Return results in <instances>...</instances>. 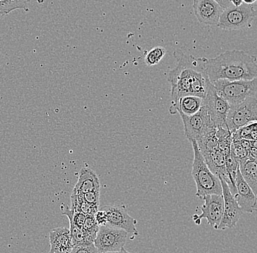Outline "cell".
Listing matches in <instances>:
<instances>
[{
    "mask_svg": "<svg viewBox=\"0 0 257 253\" xmlns=\"http://www.w3.org/2000/svg\"><path fill=\"white\" fill-rule=\"evenodd\" d=\"M221 187H222L223 198H224V215L218 227V230H226L235 226L240 217L243 214V211L240 207L234 196L229 190L227 184L221 177Z\"/></svg>",
    "mask_w": 257,
    "mask_h": 253,
    "instance_id": "11",
    "label": "cell"
},
{
    "mask_svg": "<svg viewBox=\"0 0 257 253\" xmlns=\"http://www.w3.org/2000/svg\"><path fill=\"white\" fill-rule=\"evenodd\" d=\"M69 230H70V237H71L72 243L73 246L82 244V243L90 242V241H86L83 228H78L73 222H70V229H69Z\"/></svg>",
    "mask_w": 257,
    "mask_h": 253,
    "instance_id": "25",
    "label": "cell"
},
{
    "mask_svg": "<svg viewBox=\"0 0 257 253\" xmlns=\"http://www.w3.org/2000/svg\"><path fill=\"white\" fill-rule=\"evenodd\" d=\"M231 3L233 6L237 7V6H241L243 3V1L242 0H231Z\"/></svg>",
    "mask_w": 257,
    "mask_h": 253,
    "instance_id": "32",
    "label": "cell"
},
{
    "mask_svg": "<svg viewBox=\"0 0 257 253\" xmlns=\"http://www.w3.org/2000/svg\"><path fill=\"white\" fill-rule=\"evenodd\" d=\"M204 204L200 206L202 214L197 215L196 223L200 225L203 218L208 220V223L213 228L218 230V225L224 215V198L223 195H207L202 198Z\"/></svg>",
    "mask_w": 257,
    "mask_h": 253,
    "instance_id": "10",
    "label": "cell"
},
{
    "mask_svg": "<svg viewBox=\"0 0 257 253\" xmlns=\"http://www.w3.org/2000/svg\"><path fill=\"white\" fill-rule=\"evenodd\" d=\"M235 187L237 193L234 197L243 212L253 214L256 212V195L242 178L239 168L236 173Z\"/></svg>",
    "mask_w": 257,
    "mask_h": 253,
    "instance_id": "14",
    "label": "cell"
},
{
    "mask_svg": "<svg viewBox=\"0 0 257 253\" xmlns=\"http://www.w3.org/2000/svg\"><path fill=\"white\" fill-rule=\"evenodd\" d=\"M238 168L244 180L252 189L253 193H257V163L256 158L248 156L238 161Z\"/></svg>",
    "mask_w": 257,
    "mask_h": 253,
    "instance_id": "18",
    "label": "cell"
},
{
    "mask_svg": "<svg viewBox=\"0 0 257 253\" xmlns=\"http://www.w3.org/2000/svg\"><path fill=\"white\" fill-rule=\"evenodd\" d=\"M216 132V130L212 131L197 141V146L202 155L218 149V137Z\"/></svg>",
    "mask_w": 257,
    "mask_h": 253,
    "instance_id": "20",
    "label": "cell"
},
{
    "mask_svg": "<svg viewBox=\"0 0 257 253\" xmlns=\"http://www.w3.org/2000/svg\"><path fill=\"white\" fill-rule=\"evenodd\" d=\"M203 99L197 96L186 95L181 97L178 102L177 113L181 112L186 115H192L200 110Z\"/></svg>",
    "mask_w": 257,
    "mask_h": 253,
    "instance_id": "19",
    "label": "cell"
},
{
    "mask_svg": "<svg viewBox=\"0 0 257 253\" xmlns=\"http://www.w3.org/2000/svg\"><path fill=\"white\" fill-rule=\"evenodd\" d=\"M174 57L178 63L168 76L172 97L169 111L172 115L177 113L178 102L181 97L193 95L204 99L211 83L205 69V58L186 55L181 50L175 51Z\"/></svg>",
    "mask_w": 257,
    "mask_h": 253,
    "instance_id": "1",
    "label": "cell"
},
{
    "mask_svg": "<svg viewBox=\"0 0 257 253\" xmlns=\"http://www.w3.org/2000/svg\"><path fill=\"white\" fill-rule=\"evenodd\" d=\"M166 54V49L162 46L154 48L146 54L145 57V63L149 67L158 65Z\"/></svg>",
    "mask_w": 257,
    "mask_h": 253,
    "instance_id": "24",
    "label": "cell"
},
{
    "mask_svg": "<svg viewBox=\"0 0 257 253\" xmlns=\"http://www.w3.org/2000/svg\"><path fill=\"white\" fill-rule=\"evenodd\" d=\"M257 95L251 96L237 105L230 106L226 118V126L231 133L249 123L256 122Z\"/></svg>",
    "mask_w": 257,
    "mask_h": 253,
    "instance_id": "6",
    "label": "cell"
},
{
    "mask_svg": "<svg viewBox=\"0 0 257 253\" xmlns=\"http://www.w3.org/2000/svg\"><path fill=\"white\" fill-rule=\"evenodd\" d=\"M37 2H38V3H44L46 0H36Z\"/></svg>",
    "mask_w": 257,
    "mask_h": 253,
    "instance_id": "34",
    "label": "cell"
},
{
    "mask_svg": "<svg viewBox=\"0 0 257 253\" xmlns=\"http://www.w3.org/2000/svg\"><path fill=\"white\" fill-rule=\"evenodd\" d=\"M190 142L194 150L192 174L197 187L196 196L202 198L207 195H223L219 177L213 174L209 169L203 156L199 150L197 142L195 140Z\"/></svg>",
    "mask_w": 257,
    "mask_h": 253,
    "instance_id": "3",
    "label": "cell"
},
{
    "mask_svg": "<svg viewBox=\"0 0 257 253\" xmlns=\"http://www.w3.org/2000/svg\"><path fill=\"white\" fill-rule=\"evenodd\" d=\"M256 140H251V146L248 150L249 156L256 158Z\"/></svg>",
    "mask_w": 257,
    "mask_h": 253,
    "instance_id": "30",
    "label": "cell"
},
{
    "mask_svg": "<svg viewBox=\"0 0 257 253\" xmlns=\"http://www.w3.org/2000/svg\"><path fill=\"white\" fill-rule=\"evenodd\" d=\"M202 156L211 172L218 177H221L229 186L230 182H229V178L226 174V168H225V158L222 153L218 149H216V150L210 152Z\"/></svg>",
    "mask_w": 257,
    "mask_h": 253,
    "instance_id": "17",
    "label": "cell"
},
{
    "mask_svg": "<svg viewBox=\"0 0 257 253\" xmlns=\"http://www.w3.org/2000/svg\"><path fill=\"white\" fill-rule=\"evenodd\" d=\"M244 3L248 5H253L256 3V0H242Z\"/></svg>",
    "mask_w": 257,
    "mask_h": 253,
    "instance_id": "33",
    "label": "cell"
},
{
    "mask_svg": "<svg viewBox=\"0 0 257 253\" xmlns=\"http://www.w3.org/2000/svg\"><path fill=\"white\" fill-rule=\"evenodd\" d=\"M99 228V225L96 222L94 215H86L83 226L86 241L94 242Z\"/></svg>",
    "mask_w": 257,
    "mask_h": 253,
    "instance_id": "23",
    "label": "cell"
},
{
    "mask_svg": "<svg viewBox=\"0 0 257 253\" xmlns=\"http://www.w3.org/2000/svg\"><path fill=\"white\" fill-rule=\"evenodd\" d=\"M231 153L237 161L249 156L248 151L241 145L240 140H233L231 145Z\"/></svg>",
    "mask_w": 257,
    "mask_h": 253,
    "instance_id": "26",
    "label": "cell"
},
{
    "mask_svg": "<svg viewBox=\"0 0 257 253\" xmlns=\"http://www.w3.org/2000/svg\"><path fill=\"white\" fill-rule=\"evenodd\" d=\"M96 222L99 226L105 225L107 224V214L103 209H98L97 212L94 214Z\"/></svg>",
    "mask_w": 257,
    "mask_h": 253,
    "instance_id": "29",
    "label": "cell"
},
{
    "mask_svg": "<svg viewBox=\"0 0 257 253\" xmlns=\"http://www.w3.org/2000/svg\"><path fill=\"white\" fill-rule=\"evenodd\" d=\"M253 5L242 3L240 6L231 5L223 11L217 27L225 30H242L249 28L256 16Z\"/></svg>",
    "mask_w": 257,
    "mask_h": 253,
    "instance_id": "5",
    "label": "cell"
},
{
    "mask_svg": "<svg viewBox=\"0 0 257 253\" xmlns=\"http://www.w3.org/2000/svg\"><path fill=\"white\" fill-rule=\"evenodd\" d=\"M202 105L206 108L210 119L216 129L218 127H226V115L230 108V105L218 95L212 83H210L206 95L202 101Z\"/></svg>",
    "mask_w": 257,
    "mask_h": 253,
    "instance_id": "9",
    "label": "cell"
},
{
    "mask_svg": "<svg viewBox=\"0 0 257 253\" xmlns=\"http://www.w3.org/2000/svg\"><path fill=\"white\" fill-rule=\"evenodd\" d=\"M127 232L110 225L99 226L94 241L98 252H126L124 246L128 240Z\"/></svg>",
    "mask_w": 257,
    "mask_h": 253,
    "instance_id": "7",
    "label": "cell"
},
{
    "mask_svg": "<svg viewBox=\"0 0 257 253\" xmlns=\"http://www.w3.org/2000/svg\"><path fill=\"white\" fill-rule=\"evenodd\" d=\"M72 253H94L98 252L94 242L82 243L72 247Z\"/></svg>",
    "mask_w": 257,
    "mask_h": 253,
    "instance_id": "27",
    "label": "cell"
},
{
    "mask_svg": "<svg viewBox=\"0 0 257 253\" xmlns=\"http://www.w3.org/2000/svg\"><path fill=\"white\" fill-rule=\"evenodd\" d=\"M30 0H0V12L3 16L8 15L16 10L29 11L28 5Z\"/></svg>",
    "mask_w": 257,
    "mask_h": 253,
    "instance_id": "22",
    "label": "cell"
},
{
    "mask_svg": "<svg viewBox=\"0 0 257 253\" xmlns=\"http://www.w3.org/2000/svg\"><path fill=\"white\" fill-rule=\"evenodd\" d=\"M256 122L249 123L248 125L242 126L239 129L231 133L232 141L239 140L241 139H248V140H256Z\"/></svg>",
    "mask_w": 257,
    "mask_h": 253,
    "instance_id": "21",
    "label": "cell"
},
{
    "mask_svg": "<svg viewBox=\"0 0 257 253\" xmlns=\"http://www.w3.org/2000/svg\"><path fill=\"white\" fill-rule=\"evenodd\" d=\"M3 17V14H2L1 12H0V17Z\"/></svg>",
    "mask_w": 257,
    "mask_h": 253,
    "instance_id": "35",
    "label": "cell"
},
{
    "mask_svg": "<svg viewBox=\"0 0 257 253\" xmlns=\"http://www.w3.org/2000/svg\"><path fill=\"white\" fill-rule=\"evenodd\" d=\"M101 209L105 211L107 214V224L106 225L114 228L122 229L128 233H133L138 236V231L136 228V219L128 214L124 206L117 205H105Z\"/></svg>",
    "mask_w": 257,
    "mask_h": 253,
    "instance_id": "12",
    "label": "cell"
},
{
    "mask_svg": "<svg viewBox=\"0 0 257 253\" xmlns=\"http://www.w3.org/2000/svg\"><path fill=\"white\" fill-rule=\"evenodd\" d=\"M178 113L184 123L185 135L189 141L195 140L197 142L209 133L216 130L203 105L200 110L194 115H186L181 112Z\"/></svg>",
    "mask_w": 257,
    "mask_h": 253,
    "instance_id": "8",
    "label": "cell"
},
{
    "mask_svg": "<svg viewBox=\"0 0 257 253\" xmlns=\"http://www.w3.org/2000/svg\"><path fill=\"white\" fill-rule=\"evenodd\" d=\"M212 83L218 95L230 106L240 103L249 97L257 95L256 78L250 81L218 80Z\"/></svg>",
    "mask_w": 257,
    "mask_h": 253,
    "instance_id": "4",
    "label": "cell"
},
{
    "mask_svg": "<svg viewBox=\"0 0 257 253\" xmlns=\"http://www.w3.org/2000/svg\"><path fill=\"white\" fill-rule=\"evenodd\" d=\"M51 253H70L72 245L70 230L64 227L53 229L49 233Z\"/></svg>",
    "mask_w": 257,
    "mask_h": 253,
    "instance_id": "15",
    "label": "cell"
},
{
    "mask_svg": "<svg viewBox=\"0 0 257 253\" xmlns=\"http://www.w3.org/2000/svg\"><path fill=\"white\" fill-rule=\"evenodd\" d=\"M96 190H100L99 177L96 173L89 168H83L78 176V182L73 188L74 191L83 194Z\"/></svg>",
    "mask_w": 257,
    "mask_h": 253,
    "instance_id": "16",
    "label": "cell"
},
{
    "mask_svg": "<svg viewBox=\"0 0 257 253\" xmlns=\"http://www.w3.org/2000/svg\"><path fill=\"white\" fill-rule=\"evenodd\" d=\"M99 190H92V191L88 192V193H83V197L85 201H87L89 204L94 205V206H99Z\"/></svg>",
    "mask_w": 257,
    "mask_h": 253,
    "instance_id": "28",
    "label": "cell"
},
{
    "mask_svg": "<svg viewBox=\"0 0 257 253\" xmlns=\"http://www.w3.org/2000/svg\"><path fill=\"white\" fill-rule=\"evenodd\" d=\"M205 69L211 83L218 80L250 81L257 78V59L245 51H227L218 57L205 59Z\"/></svg>",
    "mask_w": 257,
    "mask_h": 253,
    "instance_id": "2",
    "label": "cell"
},
{
    "mask_svg": "<svg viewBox=\"0 0 257 253\" xmlns=\"http://www.w3.org/2000/svg\"><path fill=\"white\" fill-rule=\"evenodd\" d=\"M223 9H226V8L229 7L232 5L231 0H215Z\"/></svg>",
    "mask_w": 257,
    "mask_h": 253,
    "instance_id": "31",
    "label": "cell"
},
{
    "mask_svg": "<svg viewBox=\"0 0 257 253\" xmlns=\"http://www.w3.org/2000/svg\"><path fill=\"white\" fill-rule=\"evenodd\" d=\"M194 14L202 25L217 27L224 9L215 0H194Z\"/></svg>",
    "mask_w": 257,
    "mask_h": 253,
    "instance_id": "13",
    "label": "cell"
}]
</instances>
